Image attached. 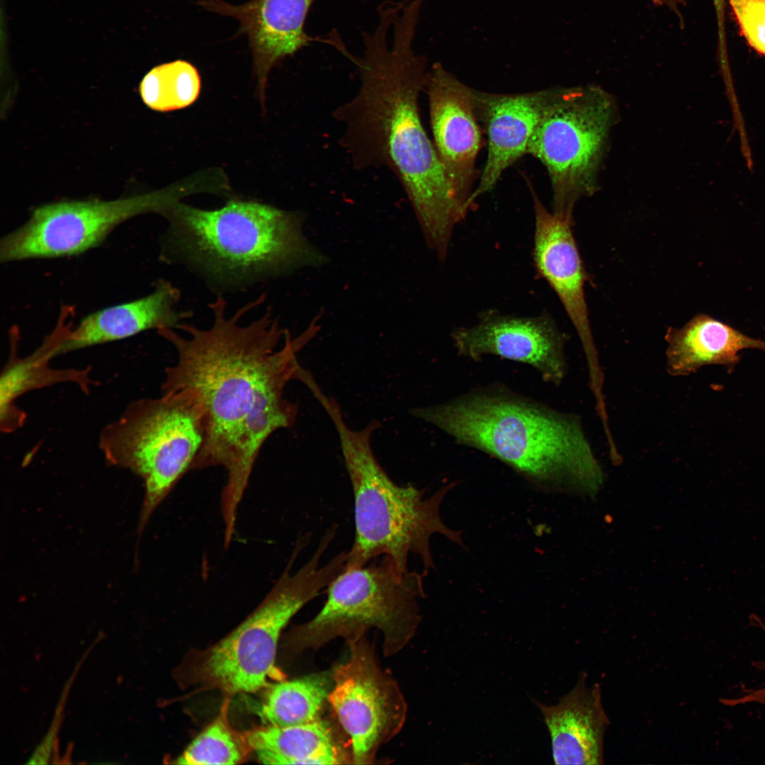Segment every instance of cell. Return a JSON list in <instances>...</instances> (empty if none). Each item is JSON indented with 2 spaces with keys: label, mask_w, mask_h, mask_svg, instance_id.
Returning <instances> with one entry per match:
<instances>
[{
  "label": "cell",
  "mask_w": 765,
  "mask_h": 765,
  "mask_svg": "<svg viewBox=\"0 0 765 765\" xmlns=\"http://www.w3.org/2000/svg\"><path fill=\"white\" fill-rule=\"evenodd\" d=\"M559 88L523 94H495L473 89L475 110L487 136V157L471 204L490 191L503 173L525 154Z\"/></svg>",
  "instance_id": "obj_15"
},
{
  "label": "cell",
  "mask_w": 765,
  "mask_h": 765,
  "mask_svg": "<svg viewBox=\"0 0 765 765\" xmlns=\"http://www.w3.org/2000/svg\"><path fill=\"white\" fill-rule=\"evenodd\" d=\"M348 642V659L332 673L328 702L350 737L352 762L368 764L380 747L402 729L407 705L396 681L378 666L364 635Z\"/></svg>",
  "instance_id": "obj_11"
},
{
  "label": "cell",
  "mask_w": 765,
  "mask_h": 765,
  "mask_svg": "<svg viewBox=\"0 0 765 765\" xmlns=\"http://www.w3.org/2000/svg\"><path fill=\"white\" fill-rule=\"evenodd\" d=\"M340 442L354 497L355 538L345 567H363L379 557H387L407 571L409 556L417 555L424 574L435 567L430 539L441 534L463 546L460 533L452 530L440 516L441 504L458 482H453L426 497L424 489L391 480L371 447V436L380 426L373 420L353 430L345 421L335 399L323 404Z\"/></svg>",
  "instance_id": "obj_5"
},
{
  "label": "cell",
  "mask_w": 765,
  "mask_h": 765,
  "mask_svg": "<svg viewBox=\"0 0 765 765\" xmlns=\"http://www.w3.org/2000/svg\"><path fill=\"white\" fill-rule=\"evenodd\" d=\"M247 732L262 764H341L348 759L332 727L322 719L294 726L266 725Z\"/></svg>",
  "instance_id": "obj_20"
},
{
  "label": "cell",
  "mask_w": 765,
  "mask_h": 765,
  "mask_svg": "<svg viewBox=\"0 0 765 765\" xmlns=\"http://www.w3.org/2000/svg\"><path fill=\"white\" fill-rule=\"evenodd\" d=\"M421 4L404 0L378 7L375 28L363 33V55L348 59L359 71L356 94L336 108L339 142L357 170L385 168L411 203L425 243L438 257L448 254L455 228L467 215L424 128L419 98L426 58L413 42Z\"/></svg>",
  "instance_id": "obj_2"
},
{
  "label": "cell",
  "mask_w": 765,
  "mask_h": 765,
  "mask_svg": "<svg viewBox=\"0 0 765 765\" xmlns=\"http://www.w3.org/2000/svg\"><path fill=\"white\" fill-rule=\"evenodd\" d=\"M411 415L543 489L594 487L602 472L579 418L495 382Z\"/></svg>",
  "instance_id": "obj_3"
},
{
  "label": "cell",
  "mask_w": 765,
  "mask_h": 765,
  "mask_svg": "<svg viewBox=\"0 0 765 765\" xmlns=\"http://www.w3.org/2000/svg\"><path fill=\"white\" fill-rule=\"evenodd\" d=\"M230 697L225 696L218 715L175 759L187 765L237 764L253 753L248 732L234 729L228 719Z\"/></svg>",
  "instance_id": "obj_23"
},
{
  "label": "cell",
  "mask_w": 765,
  "mask_h": 765,
  "mask_svg": "<svg viewBox=\"0 0 765 765\" xmlns=\"http://www.w3.org/2000/svg\"><path fill=\"white\" fill-rule=\"evenodd\" d=\"M582 672L574 687L557 704L538 703L550 733L555 764H604V739L609 719L599 684L586 687Z\"/></svg>",
  "instance_id": "obj_17"
},
{
  "label": "cell",
  "mask_w": 765,
  "mask_h": 765,
  "mask_svg": "<svg viewBox=\"0 0 765 765\" xmlns=\"http://www.w3.org/2000/svg\"><path fill=\"white\" fill-rule=\"evenodd\" d=\"M423 576L398 569L387 557L363 567H345L327 588V600L317 614L287 634L285 652L295 654L317 649L339 637L348 641L375 628L382 635L384 654H396L419 624Z\"/></svg>",
  "instance_id": "obj_8"
},
{
  "label": "cell",
  "mask_w": 765,
  "mask_h": 765,
  "mask_svg": "<svg viewBox=\"0 0 765 765\" xmlns=\"http://www.w3.org/2000/svg\"><path fill=\"white\" fill-rule=\"evenodd\" d=\"M458 354L475 362L485 356L531 366L543 380L560 385L567 373L565 339L552 317L483 312L477 322L454 329L450 334Z\"/></svg>",
  "instance_id": "obj_12"
},
{
  "label": "cell",
  "mask_w": 765,
  "mask_h": 765,
  "mask_svg": "<svg viewBox=\"0 0 765 765\" xmlns=\"http://www.w3.org/2000/svg\"><path fill=\"white\" fill-rule=\"evenodd\" d=\"M180 291L172 283L160 280L149 295L92 312L63 334L57 356L104 343L121 340L142 332L173 329L188 316L176 305Z\"/></svg>",
  "instance_id": "obj_18"
},
{
  "label": "cell",
  "mask_w": 765,
  "mask_h": 765,
  "mask_svg": "<svg viewBox=\"0 0 765 765\" xmlns=\"http://www.w3.org/2000/svg\"><path fill=\"white\" fill-rule=\"evenodd\" d=\"M616 112L612 96L599 87L559 88L535 130L527 154L548 171L557 217L572 222L577 200L595 192Z\"/></svg>",
  "instance_id": "obj_9"
},
{
  "label": "cell",
  "mask_w": 765,
  "mask_h": 765,
  "mask_svg": "<svg viewBox=\"0 0 765 765\" xmlns=\"http://www.w3.org/2000/svg\"><path fill=\"white\" fill-rule=\"evenodd\" d=\"M667 368L674 376L688 375L710 365L735 366L745 349L765 351V341L750 337L713 317L699 314L666 333Z\"/></svg>",
  "instance_id": "obj_19"
},
{
  "label": "cell",
  "mask_w": 765,
  "mask_h": 765,
  "mask_svg": "<svg viewBox=\"0 0 765 765\" xmlns=\"http://www.w3.org/2000/svg\"><path fill=\"white\" fill-rule=\"evenodd\" d=\"M756 623L765 633V624L758 617H754ZM754 666L760 669H765V661L754 663ZM748 703H765V687L759 689L746 691L742 696L735 698H725V703L727 706H734L739 704Z\"/></svg>",
  "instance_id": "obj_26"
},
{
  "label": "cell",
  "mask_w": 765,
  "mask_h": 765,
  "mask_svg": "<svg viewBox=\"0 0 765 765\" xmlns=\"http://www.w3.org/2000/svg\"><path fill=\"white\" fill-rule=\"evenodd\" d=\"M530 190L535 217L532 256L538 274L554 290L582 343L589 368V382L595 395L603 392V373L592 336L584 295L586 279L572 231V222L547 210L532 183Z\"/></svg>",
  "instance_id": "obj_13"
},
{
  "label": "cell",
  "mask_w": 765,
  "mask_h": 765,
  "mask_svg": "<svg viewBox=\"0 0 765 765\" xmlns=\"http://www.w3.org/2000/svg\"><path fill=\"white\" fill-rule=\"evenodd\" d=\"M332 540L330 536L324 535L309 560L291 572L292 564L302 550L298 543L276 584L242 623L213 645L187 653L174 674L178 685L217 689L230 697L256 692L268 686L271 679H285L276 665L282 630L345 567L346 552L322 565Z\"/></svg>",
  "instance_id": "obj_6"
},
{
  "label": "cell",
  "mask_w": 765,
  "mask_h": 765,
  "mask_svg": "<svg viewBox=\"0 0 765 765\" xmlns=\"http://www.w3.org/2000/svg\"><path fill=\"white\" fill-rule=\"evenodd\" d=\"M424 91L434 147L457 199L468 213L482 143L473 89L436 62L427 72Z\"/></svg>",
  "instance_id": "obj_14"
},
{
  "label": "cell",
  "mask_w": 765,
  "mask_h": 765,
  "mask_svg": "<svg viewBox=\"0 0 765 765\" xmlns=\"http://www.w3.org/2000/svg\"><path fill=\"white\" fill-rule=\"evenodd\" d=\"M315 0H250L233 5L222 0H200L205 9L239 22L238 34L249 39L263 97L271 68L314 41L305 30L306 19Z\"/></svg>",
  "instance_id": "obj_16"
},
{
  "label": "cell",
  "mask_w": 765,
  "mask_h": 765,
  "mask_svg": "<svg viewBox=\"0 0 765 765\" xmlns=\"http://www.w3.org/2000/svg\"><path fill=\"white\" fill-rule=\"evenodd\" d=\"M204 438L202 407L186 390L132 402L118 419L103 429L99 448L106 461L132 471L144 482L139 534L177 482L191 470Z\"/></svg>",
  "instance_id": "obj_7"
},
{
  "label": "cell",
  "mask_w": 765,
  "mask_h": 765,
  "mask_svg": "<svg viewBox=\"0 0 765 765\" xmlns=\"http://www.w3.org/2000/svg\"><path fill=\"white\" fill-rule=\"evenodd\" d=\"M332 684V676L325 674L278 681L268 690L260 708L261 717L266 725L280 727L320 720Z\"/></svg>",
  "instance_id": "obj_22"
},
{
  "label": "cell",
  "mask_w": 765,
  "mask_h": 765,
  "mask_svg": "<svg viewBox=\"0 0 765 765\" xmlns=\"http://www.w3.org/2000/svg\"><path fill=\"white\" fill-rule=\"evenodd\" d=\"M715 8L718 30L719 48L726 49V32L725 21V0H713Z\"/></svg>",
  "instance_id": "obj_27"
},
{
  "label": "cell",
  "mask_w": 765,
  "mask_h": 765,
  "mask_svg": "<svg viewBox=\"0 0 765 765\" xmlns=\"http://www.w3.org/2000/svg\"><path fill=\"white\" fill-rule=\"evenodd\" d=\"M163 215L169 222L164 257L186 263L222 285H244L328 261L304 236L305 215L299 212L238 199L214 210L176 200Z\"/></svg>",
  "instance_id": "obj_4"
},
{
  "label": "cell",
  "mask_w": 765,
  "mask_h": 765,
  "mask_svg": "<svg viewBox=\"0 0 765 765\" xmlns=\"http://www.w3.org/2000/svg\"><path fill=\"white\" fill-rule=\"evenodd\" d=\"M60 336L50 339L30 356L20 358H10L1 374L0 383V409L1 430L13 431L23 424L25 414L13 404L17 397L33 389L63 381H74L88 389L86 370H56L48 367V361L57 356Z\"/></svg>",
  "instance_id": "obj_21"
},
{
  "label": "cell",
  "mask_w": 765,
  "mask_h": 765,
  "mask_svg": "<svg viewBox=\"0 0 765 765\" xmlns=\"http://www.w3.org/2000/svg\"><path fill=\"white\" fill-rule=\"evenodd\" d=\"M208 329L180 324L159 334L176 352L165 369L162 392L186 390L200 404L205 438L191 470L221 467L227 472L225 499H242L261 448L276 431L294 425L297 404L284 397L287 384L297 380V353L314 337L305 329L293 339L267 311L244 323L251 304L228 316L219 298L210 305Z\"/></svg>",
  "instance_id": "obj_1"
},
{
  "label": "cell",
  "mask_w": 765,
  "mask_h": 765,
  "mask_svg": "<svg viewBox=\"0 0 765 765\" xmlns=\"http://www.w3.org/2000/svg\"><path fill=\"white\" fill-rule=\"evenodd\" d=\"M200 76L189 62L177 60L152 68L143 77L139 91L152 110L167 112L186 108L198 97Z\"/></svg>",
  "instance_id": "obj_24"
},
{
  "label": "cell",
  "mask_w": 765,
  "mask_h": 765,
  "mask_svg": "<svg viewBox=\"0 0 765 765\" xmlns=\"http://www.w3.org/2000/svg\"><path fill=\"white\" fill-rule=\"evenodd\" d=\"M747 44L765 57V0H728Z\"/></svg>",
  "instance_id": "obj_25"
},
{
  "label": "cell",
  "mask_w": 765,
  "mask_h": 765,
  "mask_svg": "<svg viewBox=\"0 0 765 765\" xmlns=\"http://www.w3.org/2000/svg\"><path fill=\"white\" fill-rule=\"evenodd\" d=\"M652 1L656 5L667 6L673 12L678 11L679 6L683 4V0H652Z\"/></svg>",
  "instance_id": "obj_28"
},
{
  "label": "cell",
  "mask_w": 765,
  "mask_h": 765,
  "mask_svg": "<svg viewBox=\"0 0 765 765\" xmlns=\"http://www.w3.org/2000/svg\"><path fill=\"white\" fill-rule=\"evenodd\" d=\"M186 186L127 198L63 200L36 208L28 220L8 234L0 244L1 262L53 259L81 254L99 245L119 225L135 216L162 215Z\"/></svg>",
  "instance_id": "obj_10"
}]
</instances>
